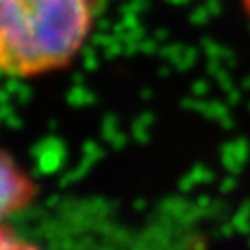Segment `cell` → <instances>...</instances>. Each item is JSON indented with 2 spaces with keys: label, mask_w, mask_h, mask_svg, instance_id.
<instances>
[{
  "label": "cell",
  "mask_w": 250,
  "mask_h": 250,
  "mask_svg": "<svg viewBox=\"0 0 250 250\" xmlns=\"http://www.w3.org/2000/svg\"><path fill=\"white\" fill-rule=\"evenodd\" d=\"M95 13L97 0H0V72L30 78L67 67Z\"/></svg>",
  "instance_id": "6da1fadb"
},
{
  "label": "cell",
  "mask_w": 250,
  "mask_h": 250,
  "mask_svg": "<svg viewBox=\"0 0 250 250\" xmlns=\"http://www.w3.org/2000/svg\"><path fill=\"white\" fill-rule=\"evenodd\" d=\"M36 197L37 186L34 178L9 152L0 148V249L28 247V243H21L15 237L6 221L30 208Z\"/></svg>",
  "instance_id": "7a4b0ae2"
}]
</instances>
